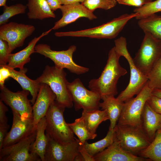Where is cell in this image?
Returning <instances> with one entry per match:
<instances>
[{
    "label": "cell",
    "instance_id": "6da1fadb",
    "mask_svg": "<svg viewBox=\"0 0 161 161\" xmlns=\"http://www.w3.org/2000/svg\"><path fill=\"white\" fill-rule=\"evenodd\" d=\"M120 57L114 47L112 48L109 52L106 64L99 77L93 79L89 82L88 87L90 90L99 94L101 99L117 94L118 80L127 73V70L119 63Z\"/></svg>",
    "mask_w": 161,
    "mask_h": 161
},
{
    "label": "cell",
    "instance_id": "7a4b0ae2",
    "mask_svg": "<svg viewBox=\"0 0 161 161\" xmlns=\"http://www.w3.org/2000/svg\"><path fill=\"white\" fill-rule=\"evenodd\" d=\"M137 13H126L111 21L93 28L76 31L56 32V37H87L97 39L115 38L122 30L128 21L138 15Z\"/></svg>",
    "mask_w": 161,
    "mask_h": 161
},
{
    "label": "cell",
    "instance_id": "3957f363",
    "mask_svg": "<svg viewBox=\"0 0 161 161\" xmlns=\"http://www.w3.org/2000/svg\"><path fill=\"white\" fill-rule=\"evenodd\" d=\"M114 43L115 50L120 56L126 59L130 67V75L129 84L117 97L120 101L124 102L138 94L147 83L148 79L135 64L128 50L126 38L121 36L114 40Z\"/></svg>",
    "mask_w": 161,
    "mask_h": 161
},
{
    "label": "cell",
    "instance_id": "277c9868",
    "mask_svg": "<svg viewBox=\"0 0 161 161\" xmlns=\"http://www.w3.org/2000/svg\"><path fill=\"white\" fill-rule=\"evenodd\" d=\"M65 108L55 100L51 105L45 116L46 135L61 144L69 143L76 139L64 120V113Z\"/></svg>",
    "mask_w": 161,
    "mask_h": 161
},
{
    "label": "cell",
    "instance_id": "5b68a950",
    "mask_svg": "<svg viewBox=\"0 0 161 161\" xmlns=\"http://www.w3.org/2000/svg\"><path fill=\"white\" fill-rule=\"evenodd\" d=\"M66 76L64 69L47 65L35 80L39 83L47 84L56 95L55 101L65 108H70L73 102L67 88Z\"/></svg>",
    "mask_w": 161,
    "mask_h": 161
},
{
    "label": "cell",
    "instance_id": "8992f818",
    "mask_svg": "<svg viewBox=\"0 0 161 161\" xmlns=\"http://www.w3.org/2000/svg\"><path fill=\"white\" fill-rule=\"evenodd\" d=\"M144 33L140 47L133 60L137 67L148 77L161 55V40L148 32Z\"/></svg>",
    "mask_w": 161,
    "mask_h": 161
},
{
    "label": "cell",
    "instance_id": "52a82bcc",
    "mask_svg": "<svg viewBox=\"0 0 161 161\" xmlns=\"http://www.w3.org/2000/svg\"><path fill=\"white\" fill-rule=\"evenodd\" d=\"M152 90L148 82L135 97L124 102L117 124L142 128V113L147 100L152 95Z\"/></svg>",
    "mask_w": 161,
    "mask_h": 161
},
{
    "label": "cell",
    "instance_id": "ba28073f",
    "mask_svg": "<svg viewBox=\"0 0 161 161\" xmlns=\"http://www.w3.org/2000/svg\"><path fill=\"white\" fill-rule=\"evenodd\" d=\"M115 128V139L124 149L134 155L137 156L151 143L141 127L117 124Z\"/></svg>",
    "mask_w": 161,
    "mask_h": 161
},
{
    "label": "cell",
    "instance_id": "9c48e42d",
    "mask_svg": "<svg viewBox=\"0 0 161 161\" xmlns=\"http://www.w3.org/2000/svg\"><path fill=\"white\" fill-rule=\"evenodd\" d=\"M76 50L75 45L70 46L66 50L60 51L53 50L49 45L44 44H38L35 47V53L50 59L56 67L66 69L71 72L77 75L85 73L89 71V68L77 64L73 60V55Z\"/></svg>",
    "mask_w": 161,
    "mask_h": 161
},
{
    "label": "cell",
    "instance_id": "30bf717a",
    "mask_svg": "<svg viewBox=\"0 0 161 161\" xmlns=\"http://www.w3.org/2000/svg\"><path fill=\"white\" fill-rule=\"evenodd\" d=\"M67 86L76 111L83 109L84 111H91L99 109L100 96L87 89L79 78L68 82Z\"/></svg>",
    "mask_w": 161,
    "mask_h": 161
},
{
    "label": "cell",
    "instance_id": "8fae6325",
    "mask_svg": "<svg viewBox=\"0 0 161 161\" xmlns=\"http://www.w3.org/2000/svg\"><path fill=\"white\" fill-rule=\"evenodd\" d=\"M36 136V129L18 142L0 150V161H40V157L30 150Z\"/></svg>",
    "mask_w": 161,
    "mask_h": 161
},
{
    "label": "cell",
    "instance_id": "7c38bea8",
    "mask_svg": "<svg viewBox=\"0 0 161 161\" xmlns=\"http://www.w3.org/2000/svg\"><path fill=\"white\" fill-rule=\"evenodd\" d=\"M35 30L32 25L11 22L1 26L0 39L7 42L11 53L15 49L23 46L26 39Z\"/></svg>",
    "mask_w": 161,
    "mask_h": 161
},
{
    "label": "cell",
    "instance_id": "4fadbf2b",
    "mask_svg": "<svg viewBox=\"0 0 161 161\" xmlns=\"http://www.w3.org/2000/svg\"><path fill=\"white\" fill-rule=\"evenodd\" d=\"M0 90V100L12 111L16 112L24 119L33 118L32 104L28 98L29 91L23 90L13 92L5 86Z\"/></svg>",
    "mask_w": 161,
    "mask_h": 161
},
{
    "label": "cell",
    "instance_id": "5bb4252c",
    "mask_svg": "<svg viewBox=\"0 0 161 161\" xmlns=\"http://www.w3.org/2000/svg\"><path fill=\"white\" fill-rule=\"evenodd\" d=\"M48 143L44 156V161H75L79 154L78 139L70 142L61 144L48 137Z\"/></svg>",
    "mask_w": 161,
    "mask_h": 161
},
{
    "label": "cell",
    "instance_id": "9a60e30c",
    "mask_svg": "<svg viewBox=\"0 0 161 161\" xmlns=\"http://www.w3.org/2000/svg\"><path fill=\"white\" fill-rule=\"evenodd\" d=\"M13 120L11 128L8 132L2 148L15 144L28 136L36 129L33 118L24 119L16 112L12 111Z\"/></svg>",
    "mask_w": 161,
    "mask_h": 161
},
{
    "label": "cell",
    "instance_id": "2e32d148",
    "mask_svg": "<svg viewBox=\"0 0 161 161\" xmlns=\"http://www.w3.org/2000/svg\"><path fill=\"white\" fill-rule=\"evenodd\" d=\"M60 9L62 12V17L55 22L52 28L53 30L64 27L81 17H85L90 20L97 18L93 12L80 2L62 5Z\"/></svg>",
    "mask_w": 161,
    "mask_h": 161
},
{
    "label": "cell",
    "instance_id": "e0dca14e",
    "mask_svg": "<svg viewBox=\"0 0 161 161\" xmlns=\"http://www.w3.org/2000/svg\"><path fill=\"white\" fill-rule=\"evenodd\" d=\"M56 95L47 84H40L35 101L32 106L33 124L35 126L45 116L52 104L55 100Z\"/></svg>",
    "mask_w": 161,
    "mask_h": 161
},
{
    "label": "cell",
    "instance_id": "ac0fdd59",
    "mask_svg": "<svg viewBox=\"0 0 161 161\" xmlns=\"http://www.w3.org/2000/svg\"><path fill=\"white\" fill-rule=\"evenodd\" d=\"M94 157L95 161H151L126 151L116 139L109 146Z\"/></svg>",
    "mask_w": 161,
    "mask_h": 161
},
{
    "label": "cell",
    "instance_id": "d6986e66",
    "mask_svg": "<svg viewBox=\"0 0 161 161\" xmlns=\"http://www.w3.org/2000/svg\"><path fill=\"white\" fill-rule=\"evenodd\" d=\"M52 30V28L43 32L38 37H35L28 45L21 50L15 53L10 54L8 62L6 65L12 69L18 68L22 69L24 65L30 61L31 55L35 52V47L38 41L44 36L48 34Z\"/></svg>",
    "mask_w": 161,
    "mask_h": 161
},
{
    "label": "cell",
    "instance_id": "ffe728a7",
    "mask_svg": "<svg viewBox=\"0 0 161 161\" xmlns=\"http://www.w3.org/2000/svg\"><path fill=\"white\" fill-rule=\"evenodd\" d=\"M142 129L151 142L161 128V115L154 111L146 102L141 116Z\"/></svg>",
    "mask_w": 161,
    "mask_h": 161
},
{
    "label": "cell",
    "instance_id": "44dd1931",
    "mask_svg": "<svg viewBox=\"0 0 161 161\" xmlns=\"http://www.w3.org/2000/svg\"><path fill=\"white\" fill-rule=\"evenodd\" d=\"M9 70L10 77L16 80L20 85L23 90L29 92L32 96L31 103L33 105L35 101L39 89L40 84L36 80H32L27 77L26 73L27 69L24 68L17 71L5 65Z\"/></svg>",
    "mask_w": 161,
    "mask_h": 161
},
{
    "label": "cell",
    "instance_id": "7402d4cb",
    "mask_svg": "<svg viewBox=\"0 0 161 161\" xmlns=\"http://www.w3.org/2000/svg\"><path fill=\"white\" fill-rule=\"evenodd\" d=\"M114 96H108L102 100L100 103V107L101 109L105 110L108 114L110 125L109 129H114L116 125L121 114L124 102L119 100Z\"/></svg>",
    "mask_w": 161,
    "mask_h": 161
},
{
    "label": "cell",
    "instance_id": "603a6c76",
    "mask_svg": "<svg viewBox=\"0 0 161 161\" xmlns=\"http://www.w3.org/2000/svg\"><path fill=\"white\" fill-rule=\"evenodd\" d=\"M46 123L45 117L38 123L36 127V136L30 150L31 153L38 155L42 161H44L45 154L48 143L46 134Z\"/></svg>",
    "mask_w": 161,
    "mask_h": 161
},
{
    "label": "cell",
    "instance_id": "cb8c5ba5",
    "mask_svg": "<svg viewBox=\"0 0 161 161\" xmlns=\"http://www.w3.org/2000/svg\"><path fill=\"white\" fill-rule=\"evenodd\" d=\"M26 5L28 9L27 16L29 19L42 20L55 17L45 0H28Z\"/></svg>",
    "mask_w": 161,
    "mask_h": 161
},
{
    "label": "cell",
    "instance_id": "d4e9b609",
    "mask_svg": "<svg viewBox=\"0 0 161 161\" xmlns=\"http://www.w3.org/2000/svg\"><path fill=\"white\" fill-rule=\"evenodd\" d=\"M81 116L89 130L95 134L97 129L103 122L109 120L106 111L97 109L91 111H83Z\"/></svg>",
    "mask_w": 161,
    "mask_h": 161
},
{
    "label": "cell",
    "instance_id": "484cf974",
    "mask_svg": "<svg viewBox=\"0 0 161 161\" xmlns=\"http://www.w3.org/2000/svg\"><path fill=\"white\" fill-rule=\"evenodd\" d=\"M138 24L144 32H148L161 40V16L150 15L139 20Z\"/></svg>",
    "mask_w": 161,
    "mask_h": 161
},
{
    "label": "cell",
    "instance_id": "4316f807",
    "mask_svg": "<svg viewBox=\"0 0 161 161\" xmlns=\"http://www.w3.org/2000/svg\"><path fill=\"white\" fill-rule=\"evenodd\" d=\"M115 140L114 128L113 129H109L106 136L103 139L91 143H89L86 141L83 145L87 152L94 157L109 146Z\"/></svg>",
    "mask_w": 161,
    "mask_h": 161
},
{
    "label": "cell",
    "instance_id": "83f0119b",
    "mask_svg": "<svg viewBox=\"0 0 161 161\" xmlns=\"http://www.w3.org/2000/svg\"><path fill=\"white\" fill-rule=\"evenodd\" d=\"M137 156L151 161H161V128L157 131L150 145L140 151Z\"/></svg>",
    "mask_w": 161,
    "mask_h": 161
},
{
    "label": "cell",
    "instance_id": "f1b7e54d",
    "mask_svg": "<svg viewBox=\"0 0 161 161\" xmlns=\"http://www.w3.org/2000/svg\"><path fill=\"white\" fill-rule=\"evenodd\" d=\"M68 124L74 134L78 137L79 143L81 145H83L89 140L94 139L97 135L89 130L82 116L75 119L74 122Z\"/></svg>",
    "mask_w": 161,
    "mask_h": 161
},
{
    "label": "cell",
    "instance_id": "f546056e",
    "mask_svg": "<svg viewBox=\"0 0 161 161\" xmlns=\"http://www.w3.org/2000/svg\"><path fill=\"white\" fill-rule=\"evenodd\" d=\"M27 8V5L21 3L3 7V12L0 16V25L7 24L13 16L25 13Z\"/></svg>",
    "mask_w": 161,
    "mask_h": 161
},
{
    "label": "cell",
    "instance_id": "4dcf8cb0",
    "mask_svg": "<svg viewBox=\"0 0 161 161\" xmlns=\"http://www.w3.org/2000/svg\"><path fill=\"white\" fill-rule=\"evenodd\" d=\"M160 12H161V0L152 1L141 7L136 8L134 10V13L138 14L135 18L138 20Z\"/></svg>",
    "mask_w": 161,
    "mask_h": 161
},
{
    "label": "cell",
    "instance_id": "1f68e13d",
    "mask_svg": "<svg viewBox=\"0 0 161 161\" xmlns=\"http://www.w3.org/2000/svg\"><path fill=\"white\" fill-rule=\"evenodd\" d=\"M148 84L152 90L161 89V55L148 76Z\"/></svg>",
    "mask_w": 161,
    "mask_h": 161
},
{
    "label": "cell",
    "instance_id": "d6a6232c",
    "mask_svg": "<svg viewBox=\"0 0 161 161\" xmlns=\"http://www.w3.org/2000/svg\"><path fill=\"white\" fill-rule=\"evenodd\" d=\"M116 0H85L81 3L90 10L93 12L97 8L108 10L114 7L117 4Z\"/></svg>",
    "mask_w": 161,
    "mask_h": 161
},
{
    "label": "cell",
    "instance_id": "836d02e7",
    "mask_svg": "<svg viewBox=\"0 0 161 161\" xmlns=\"http://www.w3.org/2000/svg\"><path fill=\"white\" fill-rule=\"evenodd\" d=\"M10 54L7 42L0 39V66L7 64Z\"/></svg>",
    "mask_w": 161,
    "mask_h": 161
},
{
    "label": "cell",
    "instance_id": "e575fe53",
    "mask_svg": "<svg viewBox=\"0 0 161 161\" xmlns=\"http://www.w3.org/2000/svg\"><path fill=\"white\" fill-rule=\"evenodd\" d=\"M147 102L154 111L161 115V98L151 95Z\"/></svg>",
    "mask_w": 161,
    "mask_h": 161
},
{
    "label": "cell",
    "instance_id": "d590c367",
    "mask_svg": "<svg viewBox=\"0 0 161 161\" xmlns=\"http://www.w3.org/2000/svg\"><path fill=\"white\" fill-rule=\"evenodd\" d=\"M120 4L132 6L137 7H141L152 0H116Z\"/></svg>",
    "mask_w": 161,
    "mask_h": 161
},
{
    "label": "cell",
    "instance_id": "8d00e7d4",
    "mask_svg": "<svg viewBox=\"0 0 161 161\" xmlns=\"http://www.w3.org/2000/svg\"><path fill=\"white\" fill-rule=\"evenodd\" d=\"M9 70L6 66H0V89L4 86L5 81L10 77Z\"/></svg>",
    "mask_w": 161,
    "mask_h": 161
},
{
    "label": "cell",
    "instance_id": "74e56055",
    "mask_svg": "<svg viewBox=\"0 0 161 161\" xmlns=\"http://www.w3.org/2000/svg\"><path fill=\"white\" fill-rule=\"evenodd\" d=\"M8 108L0 100V125H7V118L6 116V113L8 112Z\"/></svg>",
    "mask_w": 161,
    "mask_h": 161
},
{
    "label": "cell",
    "instance_id": "f35d334b",
    "mask_svg": "<svg viewBox=\"0 0 161 161\" xmlns=\"http://www.w3.org/2000/svg\"><path fill=\"white\" fill-rule=\"evenodd\" d=\"M78 150L83 157L84 161H95L94 157L91 155L83 146L80 143L78 145Z\"/></svg>",
    "mask_w": 161,
    "mask_h": 161
},
{
    "label": "cell",
    "instance_id": "ab89813d",
    "mask_svg": "<svg viewBox=\"0 0 161 161\" xmlns=\"http://www.w3.org/2000/svg\"><path fill=\"white\" fill-rule=\"evenodd\" d=\"M9 127V125H0V150L2 148L3 141L8 133L7 131Z\"/></svg>",
    "mask_w": 161,
    "mask_h": 161
},
{
    "label": "cell",
    "instance_id": "60d3db41",
    "mask_svg": "<svg viewBox=\"0 0 161 161\" xmlns=\"http://www.w3.org/2000/svg\"><path fill=\"white\" fill-rule=\"evenodd\" d=\"M50 9L53 11L60 9L62 4L60 0H45Z\"/></svg>",
    "mask_w": 161,
    "mask_h": 161
},
{
    "label": "cell",
    "instance_id": "b9f144b4",
    "mask_svg": "<svg viewBox=\"0 0 161 161\" xmlns=\"http://www.w3.org/2000/svg\"><path fill=\"white\" fill-rule=\"evenodd\" d=\"M85 0H60L61 4L63 5L72 4L73 3L83 2Z\"/></svg>",
    "mask_w": 161,
    "mask_h": 161
},
{
    "label": "cell",
    "instance_id": "7bdbcfd3",
    "mask_svg": "<svg viewBox=\"0 0 161 161\" xmlns=\"http://www.w3.org/2000/svg\"><path fill=\"white\" fill-rule=\"evenodd\" d=\"M152 95L161 98V89H153Z\"/></svg>",
    "mask_w": 161,
    "mask_h": 161
},
{
    "label": "cell",
    "instance_id": "ee69618b",
    "mask_svg": "<svg viewBox=\"0 0 161 161\" xmlns=\"http://www.w3.org/2000/svg\"><path fill=\"white\" fill-rule=\"evenodd\" d=\"M7 0H0V7H4L6 5Z\"/></svg>",
    "mask_w": 161,
    "mask_h": 161
},
{
    "label": "cell",
    "instance_id": "f6af8a7d",
    "mask_svg": "<svg viewBox=\"0 0 161 161\" xmlns=\"http://www.w3.org/2000/svg\"><path fill=\"white\" fill-rule=\"evenodd\" d=\"M11 0V1H15V0Z\"/></svg>",
    "mask_w": 161,
    "mask_h": 161
}]
</instances>
